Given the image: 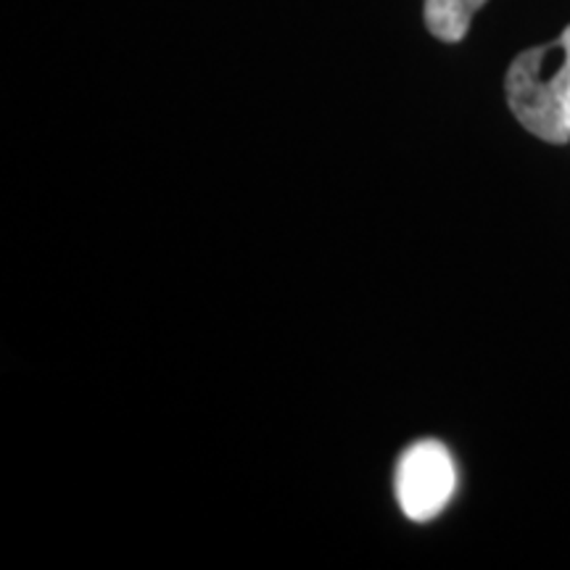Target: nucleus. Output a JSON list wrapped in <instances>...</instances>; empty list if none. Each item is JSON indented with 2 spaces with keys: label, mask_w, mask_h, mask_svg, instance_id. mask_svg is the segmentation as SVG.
<instances>
[{
  "label": "nucleus",
  "mask_w": 570,
  "mask_h": 570,
  "mask_svg": "<svg viewBox=\"0 0 570 570\" xmlns=\"http://www.w3.org/2000/svg\"><path fill=\"white\" fill-rule=\"evenodd\" d=\"M487 0H425V27L441 42H460L470 30L475 11H481Z\"/></svg>",
  "instance_id": "nucleus-3"
},
{
  "label": "nucleus",
  "mask_w": 570,
  "mask_h": 570,
  "mask_svg": "<svg viewBox=\"0 0 570 570\" xmlns=\"http://www.w3.org/2000/svg\"><path fill=\"white\" fill-rule=\"evenodd\" d=\"M504 92L531 135L554 146L570 140V24L558 40L529 48L510 63Z\"/></svg>",
  "instance_id": "nucleus-1"
},
{
  "label": "nucleus",
  "mask_w": 570,
  "mask_h": 570,
  "mask_svg": "<svg viewBox=\"0 0 570 570\" xmlns=\"http://www.w3.org/2000/svg\"><path fill=\"white\" fill-rule=\"evenodd\" d=\"M458 489V470L441 441L425 439L402 454L396 468V499L404 515L417 523L436 518Z\"/></svg>",
  "instance_id": "nucleus-2"
}]
</instances>
